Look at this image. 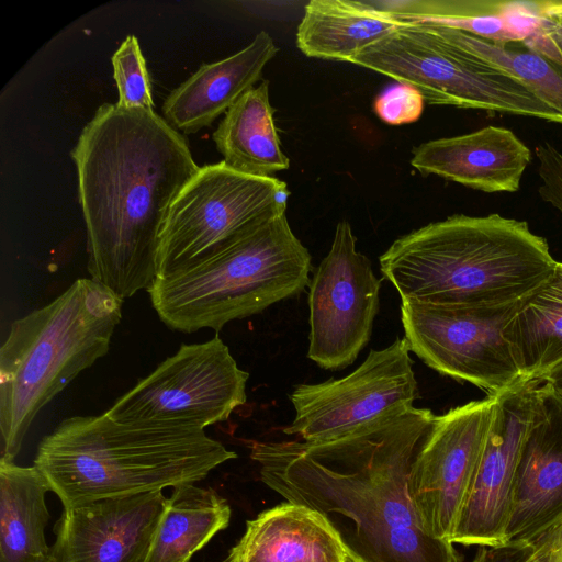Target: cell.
Returning a JSON list of instances; mask_svg holds the SVG:
<instances>
[{"instance_id":"4fadbf2b","label":"cell","mask_w":562,"mask_h":562,"mask_svg":"<svg viewBox=\"0 0 562 562\" xmlns=\"http://www.w3.org/2000/svg\"><path fill=\"white\" fill-rule=\"evenodd\" d=\"M495 395L435 415L411 465L408 492L426 531L451 541L483 451Z\"/></svg>"},{"instance_id":"484cf974","label":"cell","mask_w":562,"mask_h":562,"mask_svg":"<svg viewBox=\"0 0 562 562\" xmlns=\"http://www.w3.org/2000/svg\"><path fill=\"white\" fill-rule=\"evenodd\" d=\"M424 23L438 37L486 66L520 81L562 114V66L524 42H497L463 31Z\"/></svg>"},{"instance_id":"d6a6232c","label":"cell","mask_w":562,"mask_h":562,"mask_svg":"<svg viewBox=\"0 0 562 562\" xmlns=\"http://www.w3.org/2000/svg\"><path fill=\"white\" fill-rule=\"evenodd\" d=\"M540 13L562 23V1H538Z\"/></svg>"},{"instance_id":"83f0119b","label":"cell","mask_w":562,"mask_h":562,"mask_svg":"<svg viewBox=\"0 0 562 562\" xmlns=\"http://www.w3.org/2000/svg\"><path fill=\"white\" fill-rule=\"evenodd\" d=\"M560 522L529 540L479 547L472 562H558Z\"/></svg>"},{"instance_id":"603a6c76","label":"cell","mask_w":562,"mask_h":562,"mask_svg":"<svg viewBox=\"0 0 562 562\" xmlns=\"http://www.w3.org/2000/svg\"><path fill=\"white\" fill-rule=\"evenodd\" d=\"M47 492L48 484L34 464L0 458L1 562H36L50 554L45 536L50 518Z\"/></svg>"},{"instance_id":"277c9868","label":"cell","mask_w":562,"mask_h":562,"mask_svg":"<svg viewBox=\"0 0 562 562\" xmlns=\"http://www.w3.org/2000/svg\"><path fill=\"white\" fill-rule=\"evenodd\" d=\"M237 454L205 430L120 423L105 413L64 419L34 465L64 508L195 484Z\"/></svg>"},{"instance_id":"d590c367","label":"cell","mask_w":562,"mask_h":562,"mask_svg":"<svg viewBox=\"0 0 562 562\" xmlns=\"http://www.w3.org/2000/svg\"><path fill=\"white\" fill-rule=\"evenodd\" d=\"M36 562H56V560L52 557V554H48L46 557L40 558Z\"/></svg>"},{"instance_id":"9c48e42d","label":"cell","mask_w":562,"mask_h":562,"mask_svg":"<svg viewBox=\"0 0 562 562\" xmlns=\"http://www.w3.org/2000/svg\"><path fill=\"white\" fill-rule=\"evenodd\" d=\"M248 378L218 336L183 344L105 414L120 423L204 430L246 403Z\"/></svg>"},{"instance_id":"ac0fdd59","label":"cell","mask_w":562,"mask_h":562,"mask_svg":"<svg viewBox=\"0 0 562 562\" xmlns=\"http://www.w3.org/2000/svg\"><path fill=\"white\" fill-rule=\"evenodd\" d=\"M277 53L270 34L260 31L241 50L202 65L165 99V120L184 134L210 126L255 87Z\"/></svg>"},{"instance_id":"1f68e13d","label":"cell","mask_w":562,"mask_h":562,"mask_svg":"<svg viewBox=\"0 0 562 562\" xmlns=\"http://www.w3.org/2000/svg\"><path fill=\"white\" fill-rule=\"evenodd\" d=\"M541 380L562 397V362L547 372Z\"/></svg>"},{"instance_id":"52a82bcc","label":"cell","mask_w":562,"mask_h":562,"mask_svg":"<svg viewBox=\"0 0 562 562\" xmlns=\"http://www.w3.org/2000/svg\"><path fill=\"white\" fill-rule=\"evenodd\" d=\"M349 63L415 87L426 102L531 116L562 124V114L512 76L469 57L422 22H409Z\"/></svg>"},{"instance_id":"836d02e7","label":"cell","mask_w":562,"mask_h":562,"mask_svg":"<svg viewBox=\"0 0 562 562\" xmlns=\"http://www.w3.org/2000/svg\"><path fill=\"white\" fill-rule=\"evenodd\" d=\"M558 562H562V520L560 521V540H559V560Z\"/></svg>"},{"instance_id":"8fae6325","label":"cell","mask_w":562,"mask_h":562,"mask_svg":"<svg viewBox=\"0 0 562 562\" xmlns=\"http://www.w3.org/2000/svg\"><path fill=\"white\" fill-rule=\"evenodd\" d=\"M409 351L407 340L397 338L370 350L347 376L295 385L289 395L295 416L283 431L304 441H326L411 409L418 385Z\"/></svg>"},{"instance_id":"ba28073f","label":"cell","mask_w":562,"mask_h":562,"mask_svg":"<svg viewBox=\"0 0 562 562\" xmlns=\"http://www.w3.org/2000/svg\"><path fill=\"white\" fill-rule=\"evenodd\" d=\"M289 195L286 182L276 177L241 173L224 161L200 167L169 209L159 237L157 278L211 257L286 212Z\"/></svg>"},{"instance_id":"ffe728a7","label":"cell","mask_w":562,"mask_h":562,"mask_svg":"<svg viewBox=\"0 0 562 562\" xmlns=\"http://www.w3.org/2000/svg\"><path fill=\"white\" fill-rule=\"evenodd\" d=\"M405 23L373 2L312 0L297 26L296 44L307 57L349 63Z\"/></svg>"},{"instance_id":"30bf717a","label":"cell","mask_w":562,"mask_h":562,"mask_svg":"<svg viewBox=\"0 0 562 562\" xmlns=\"http://www.w3.org/2000/svg\"><path fill=\"white\" fill-rule=\"evenodd\" d=\"M522 300L494 305L402 302L404 338L440 374L499 394L525 380L504 337Z\"/></svg>"},{"instance_id":"d4e9b609","label":"cell","mask_w":562,"mask_h":562,"mask_svg":"<svg viewBox=\"0 0 562 562\" xmlns=\"http://www.w3.org/2000/svg\"><path fill=\"white\" fill-rule=\"evenodd\" d=\"M504 337L526 380H541L562 362V262H557L551 277L521 301Z\"/></svg>"},{"instance_id":"7a4b0ae2","label":"cell","mask_w":562,"mask_h":562,"mask_svg":"<svg viewBox=\"0 0 562 562\" xmlns=\"http://www.w3.org/2000/svg\"><path fill=\"white\" fill-rule=\"evenodd\" d=\"M71 158L90 279L123 300L147 291L169 209L200 169L187 140L154 110L104 103Z\"/></svg>"},{"instance_id":"d6986e66","label":"cell","mask_w":562,"mask_h":562,"mask_svg":"<svg viewBox=\"0 0 562 562\" xmlns=\"http://www.w3.org/2000/svg\"><path fill=\"white\" fill-rule=\"evenodd\" d=\"M232 550L237 562H349L321 514L286 501L248 520Z\"/></svg>"},{"instance_id":"e0dca14e","label":"cell","mask_w":562,"mask_h":562,"mask_svg":"<svg viewBox=\"0 0 562 562\" xmlns=\"http://www.w3.org/2000/svg\"><path fill=\"white\" fill-rule=\"evenodd\" d=\"M530 159V149L510 130L486 126L420 144L411 165L423 175L492 193L519 190Z\"/></svg>"},{"instance_id":"9a60e30c","label":"cell","mask_w":562,"mask_h":562,"mask_svg":"<svg viewBox=\"0 0 562 562\" xmlns=\"http://www.w3.org/2000/svg\"><path fill=\"white\" fill-rule=\"evenodd\" d=\"M166 503L156 491L64 508L50 554L56 562H145Z\"/></svg>"},{"instance_id":"7c38bea8","label":"cell","mask_w":562,"mask_h":562,"mask_svg":"<svg viewBox=\"0 0 562 562\" xmlns=\"http://www.w3.org/2000/svg\"><path fill=\"white\" fill-rule=\"evenodd\" d=\"M308 286L307 357L323 369H344L370 340L381 288L370 260L356 249L347 221L337 224L329 252Z\"/></svg>"},{"instance_id":"7402d4cb","label":"cell","mask_w":562,"mask_h":562,"mask_svg":"<svg viewBox=\"0 0 562 562\" xmlns=\"http://www.w3.org/2000/svg\"><path fill=\"white\" fill-rule=\"evenodd\" d=\"M269 98V81L246 92L224 115L212 137L224 162L257 177L289 169Z\"/></svg>"},{"instance_id":"2e32d148","label":"cell","mask_w":562,"mask_h":562,"mask_svg":"<svg viewBox=\"0 0 562 562\" xmlns=\"http://www.w3.org/2000/svg\"><path fill=\"white\" fill-rule=\"evenodd\" d=\"M562 520V397L542 381L514 483L505 541L529 540Z\"/></svg>"},{"instance_id":"6da1fadb","label":"cell","mask_w":562,"mask_h":562,"mask_svg":"<svg viewBox=\"0 0 562 562\" xmlns=\"http://www.w3.org/2000/svg\"><path fill=\"white\" fill-rule=\"evenodd\" d=\"M435 415L416 408L326 441L255 442L262 483L321 514L349 562H462L429 535L408 492L412 462Z\"/></svg>"},{"instance_id":"cb8c5ba5","label":"cell","mask_w":562,"mask_h":562,"mask_svg":"<svg viewBox=\"0 0 562 562\" xmlns=\"http://www.w3.org/2000/svg\"><path fill=\"white\" fill-rule=\"evenodd\" d=\"M227 501L195 484L172 488L145 562H190L231 520Z\"/></svg>"},{"instance_id":"f1b7e54d","label":"cell","mask_w":562,"mask_h":562,"mask_svg":"<svg viewBox=\"0 0 562 562\" xmlns=\"http://www.w3.org/2000/svg\"><path fill=\"white\" fill-rule=\"evenodd\" d=\"M425 99L413 86L397 82L383 90L373 102L378 117L389 125L411 124L419 120Z\"/></svg>"},{"instance_id":"f546056e","label":"cell","mask_w":562,"mask_h":562,"mask_svg":"<svg viewBox=\"0 0 562 562\" xmlns=\"http://www.w3.org/2000/svg\"><path fill=\"white\" fill-rule=\"evenodd\" d=\"M541 184L540 198L562 213V153L548 142L535 149Z\"/></svg>"},{"instance_id":"4316f807","label":"cell","mask_w":562,"mask_h":562,"mask_svg":"<svg viewBox=\"0 0 562 562\" xmlns=\"http://www.w3.org/2000/svg\"><path fill=\"white\" fill-rule=\"evenodd\" d=\"M117 104L127 109L153 110L150 77L138 40L127 35L112 56Z\"/></svg>"},{"instance_id":"8992f818","label":"cell","mask_w":562,"mask_h":562,"mask_svg":"<svg viewBox=\"0 0 562 562\" xmlns=\"http://www.w3.org/2000/svg\"><path fill=\"white\" fill-rule=\"evenodd\" d=\"M312 257L292 232L286 212L147 290L160 321L172 330H221L299 295L310 284Z\"/></svg>"},{"instance_id":"e575fe53","label":"cell","mask_w":562,"mask_h":562,"mask_svg":"<svg viewBox=\"0 0 562 562\" xmlns=\"http://www.w3.org/2000/svg\"><path fill=\"white\" fill-rule=\"evenodd\" d=\"M221 562H237L236 555L234 551L231 549L229 553L225 559H223Z\"/></svg>"},{"instance_id":"5bb4252c","label":"cell","mask_w":562,"mask_h":562,"mask_svg":"<svg viewBox=\"0 0 562 562\" xmlns=\"http://www.w3.org/2000/svg\"><path fill=\"white\" fill-rule=\"evenodd\" d=\"M542 380H521L495 394L492 423L451 538L462 546L505 541L516 469Z\"/></svg>"},{"instance_id":"5b68a950","label":"cell","mask_w":562,"mask_h":562,"mask_svg":"<svg viewBox=\"0 0 562 562\" xmlns=\"http://www.w3.org/2000/svg\"><path fill=\"white\" fill-rule=\"evenodd\" d=\"M123 302L82 278L11 324L0 348L1 457L14 460L38 412L108 353Z\"/></svg>"},{"instance_id":"3957f363","label":"cell","mask_w":562,"mask_h":562,"mask_svg":"<svg viewBox=\"0 0 562 562\" xmlns=\"http://www.w3.org/2000/svg\"><path fill=\"white\" fill-rule=\"evenodd\" d=\"M379 262L402 302L439 305L520 301L557 265L547 240L527 222L497 213L430 223L395 239Z\"/></svg>"},{"instance_id":"44dd1931","label":"cell","mask_w":562,"mask_h":562,"mask_svg":"<svg viewBox=\"0 0 562 562\" xmlns=\"http://www.w3.org/2000/svg\"><path fill=\"white\" fill-rule=\"evenodd\" d=\"M373 4L403 21L432 23L497 42H524L542 23L538 2L408 0Z\"/></svg>"},{"instance_id":"4dcf8cb0","label":"cell","mask_w":562,"mask_h":562,"mask_svg":"<svg viewBox=\"0 0 562 562\" xmlns=\"http://www.w3.org/2000/svg\"><path fill=\"white\" fill-rule=\"evenodd\" d=\"M541 15V27L524 43L562 66V23L552 16Z\"/></svg>"}]
</instances>
